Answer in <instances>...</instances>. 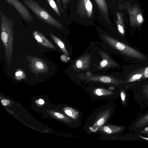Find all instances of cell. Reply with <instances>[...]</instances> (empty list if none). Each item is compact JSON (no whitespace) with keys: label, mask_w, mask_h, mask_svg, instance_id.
Segmentation results:
<instances>
[{"label":"cell","mask_w":148,"mask_h":148,"mask_svg":"<svg viewBox=\"0 0 148 148\" xmlns=\"http://www.w3.org/2000/svg\"><path fill=\"white\" fill-rule=\"evenodd\" d=\"M112 113L111 106H103L98 109L90 117L86 125L90 132H95L107 123Z\"/></svg>","instance_id":"6da1fadb"},{"label":"cell","mask_w":148,"mask_h":148,"mask_svg":"<svg viewBox=\"0 0 148 148\" xmlns=\"http://www.w3.org/2000/svg\"><path fill=\"white\" fill-rule=\"evenodd\" d=\"M23 1L40 19L57 28H62L61 24L37 2L33 0H23Z\"/></svg>","instance_id":"7a4b0ae2"},{"label":"cell","mask_w":148,"mask_h":148,"mask_svg":"<svg viewBox=\"0 0 148 148\" xmlns=\"http://www.w3.org/2000/svg\"><path fill=\"white\" fill-rule=\"evenodd\" d=\"M9 4L13 6L22 18L26 21L33 20V18L26 7L18 0H5Z\"/></svg>","instance_id":"3957f363"},{"label":"cell","mask_w":148,"mask_h":148,"mask_svg":"<svg viewBox=\"0 0 148 148\" xmlns=\"http://www.w3.org/2000/svg\"><path fill=\"white\" fill-rule=\"evenodd\" d=\"M78 12L88 18L91 17L92 13V6L90 0H80L78 5Z\"/></svg>","instance_id":"277c9868"},{"label":"cell","mask_w":148,"mask_h":148,"mask_svg":"<svg viewBox=\"0 0 148 148\" xmlns=\"http://www.w3.org/2000/svg\"><path fill=\"white\" fill-rule=\"evenodd\" d=\"M124 128L122 126L104 125L98 130L103 134L112 135L116 134L121 131Z\"/></svg>","instance_id":"5b68a950"},{"label":"cell","mask_w":148,"mask_h":148,"mask_svg":"<svg viewBox=\"0 0 148 148\" xmlns=\"http://www.w3.org/2000/svg\"><path fill=\"white\" fill-rule=\"evenodd\" d=\"M66 114L73 119L77 124L80 123L82 118V113L79 111L72 107H68L64 111Z\"/></svg>","instance_id":"8992f818"},{"label":"cell","mask_w":148,"mask_h":148,"mask_svg":"<svg viewBox=\"0 0 148 148\" xmlns=\"http://www.w3.org/2000/svg\"><path fill=\"white\" fill-rule=\"evenodd\" d=\"M102 15L109 23L110 20L108 15V8L105 0H95Z\"/></svg>","instance_id":"52a82bcc"},{"label":"cell","mask_w":148,"mask_h":148,"mask_svg":"<svg viewBox=\"0 0 148 148\" xmlns=\"http://www.w3.org/2000/svg\"><path fill=\"white\" fill-rule=\"evenodd\" d=\"M93 92L94 95L99 97H106L112 94V92L101 88L95 89Z\"/></svg>","instance_id":"ba28073f"},{"label":"cell","mask_w":148,"mask_h":148,"mask_svg":"<svg viewBox=\"0 0 148 148\" xmlns=\"http://www.w3.org/2000/svg\"><path fill=\"white\" fill-rule=\"evenodd\" d=\"M147 125H148V114L141 117L135 124V126L138 128Z\"/></svg>","instance_id":"9c48e42d"},{"label":"cell","mask_w":148,"mask_h":148,"mask_svg":"<svg viewBox=\"0 0 148 148\" xmlns=\"http://www.w3.org/2000/svg\"><path fill=\"white\" fill-rule=\"evenodd\" d=\"M57 15L59 16H61L60 10L54 0H46Z\"/></svg>","instance_id":"30bf717a"},{"label":"cell","mask_w":148,"mask_h":148,"mask_svg":"<svg viewBox=\"0 0 148 148\" xmlns=\"http://www.w3.org/2000/svg\"><path fill=\"white\" fill-rule=\"evenodd\" d=\"M51 36L55 42L58 44L59 47L62 49L63 52L67 55H68V53L65 49L64 45L63 42L58 38L54 36L53 35H51Z\"/></svg>","instance_id":"8fae6325"},{"label":"cell","mask_w":148,"mask_h":148,"mask_svg":"<svg viewBox=\"0 0 148 148\" xmlns=\"http://www.w3.org/2000/svg\"><path fill=\"white\" fill-rule=\"evenodd\" d=\"M62 3L64 8L66 10V5L69 2L70 0H61ZM58 6L60 11L63 13H64V11L62 8L61 3L60 0H56Z\"/></svg>","instance_id":"7c38bea8"},{"label":"cell","mask_w":148,"mask_h":148,"mask_svg":"<svg viewBox=\"0 0 148 148\" xmlns=\"http://www.w3.org/2000/svg\"><path fill=\"white\" fill-rule=\"evenodd\" d=\"M84 60L82 59V58L78 59L76 61L75 63V65L79 69L83 68L84 66L85 65V64L84 63H86L84 62Z\"/></svg>","instance_id":"4fadbf2b"},{"label":"cell","mask_w":148,"mask_h":148,"mask_svg":"<svg viewBox=\"0 0 148 148\" xmlns=\"http://www.w3.org/2000/svg\"><path fill=\"white\" fill-rule=\"evenodd\" d=\"M99 80L101 82L106 83H110L112 81V79L110 77L106 76L101 77L99 78Z\"/></svg>","instance_id":"5bb4252c"},{"label":"cell","mask_w":148,"mask_h":148,"mask_svg":"<svg viewBox=\"0 0 148 148\" xmlns=\"http://www.w3.org/2000/svg\"><path fill=\"white\" fill-rule=\"evenodd\" d=\"M120 96L122 103L124 105L126 102V94L125 92L122 90L120 92Z\"/></svg>","instance_id":"9a60e30c"},{"label":"cell","mask_w":148,"mask_h":148,"mask_svg":"<svg viewBox=\"0 0 148 148\" xmlns=\"http://www.w3.org/2000/svg\"><path fill=\"white\" fill-rule=\"evenodd\" d=\"M108 64V61L106 59H104L100 63V66L102 67L106 66Z\"/></svg>","instance_id":"2e32d148"},{"label":"cell","mask_w":148,"mask_h":148,"mask_svg":"<svg viewBox=\"0 0 148 148\" xmlns=\"http://www.w3.org/2000/svg\"><path fill=\"white\" fill-rule=\"evenodd\" d=\"M137 21L139 23H141L143 21V18L141 14H139L137 15L136 17Z\"/></svg>","instance_id":"e0dca14e"},{"label":"cell","mask_w":148,"mask_h":148,"mask_svg":"<svg viewBox=\"0 0 148 148\" xmlns=\"http://www.w3.org/2000/svg\"><path fill=\"white\" fill-rule=\"evenodd\" d=\"M54 115L56 117L58 118L62 119L64 117V116L63 114L58 112H55Z\"/></svg>","instance_id":"ac0fdd59"},{"label":"cell","mask_w":148,"mask_h":148,"mask_svg":"<svg viewBox=\"0 0 148 148\" xmlns=\"http://www.w3.org/2000/svg\"><path fill=\"white\" fill-rule=\"evenodd\" d=\"M36 66L37 68L39 69H42L44 67V65L42 63L39 61L36 63Z\"/></svg>","instance_id":"d6986e66"},{"label":"cell","mask_w":148,"mask_h":148,"mask_svg":"<svg viewBox=\"0 0 148 148\" xmlns=\"http://www.w3.org/2000/svg\"><path fill=\"white\" fill-rule=\"evenodd\" d=\"M34 32L36 34L35 32ZM35 38L37 40V41L39 43H42V41L41 37L38 35H36L35 36Z\"/></svg>","instance_id":"ffe728a7"},{"label":"cell","mask_w":148,"mask_h":148,"mask_svg":"<svg viewBox=\"0 0 148 148\" xmlns=\"http://www.w3.org/2000/svg\"><path fill=\"white\" fill-rule=\"evenodd\" d=\"M118 30L119 32L122 34L124 33V31L122 26L119 25H117Z\"/></svg>","instance_id":"44dd1931"},{"label":"cell","mask_w":148,"mask_h":148,"mask_svg":"<svg viewBox=\"0 0 148 148\" xmlns=\"http://www.w3.org/2000/svg\"><path fill=\"white\" fill-rule=\"evenodd\" d=\"M2 104L4 106H6L9 104L10 103L9 101L7 100H3L1 101Z\"/></svg>","instance_id":"7402d4cb"},{"label":"cell","mask_w":148,"mask_h":148,"mask_svg":"<svg viewBox=\"0 0 148 148\" xmlns=\"http://www.w3.org/2000/svg\"><path fill=\"white\" fill-rule=\"evenodd\" d=\"M141 76V75L137 74L134 75L133 77V78L134 79H138L140 78Z\"/></svg>","instance_id":"603a6c76"},{"label":"cell","mask_w":148,"mask_h":148,"mask_svg":"<svg viewBox=\"0 0 148 148\" xmlns=\"http://www.w3.org/2000/svg\"><path fill=\"white\" fill-rule=\"evenodd\" d=\"M144 76L145 77H148V67L146 68L145 69Z\"/></svg>","instance_id":"cb8c5ba5"},{"label":"cell","mask_w":148,"mask_h":148,"mask_svg":"<svg viewBox=\"0 0 148 148\" xmlns=\"http://www.w3.org/2000/svg\"><path fill=\"white\" fill-rule=\"evenodd\" d=\"M140 132L142 133L148 135V131L140 130Z\"/></svg>","instance_id":"d4e9b609"},{"label":"cell","mask_w":148,"mask_h":148,"mask_svg":"<svg viewBox=\"0 0 148 148\" xmlns=\"http://www.w3.org/2000/svg\"><path fill=\"white\" fill-rule=\"evenodd\" d=\"M22 74V73L21 71H18L16 73V75L18 76L21 75Z\"/></svg>","instance_id":"484cf974"},{"label":"cell","mask_w":148,"mask_h":148,"mask_svg":"<svg viewBox=\"0 0 148 148\" xmlns=\"http://www.w3.org/2000/svg\"><path fill=\"white\" fill-rule=\"evenodd\" d=\"M39 103L40 104H43L44 103V101L41 99H40L39 100Z\"/></svg>","instance_id":"4316f807"},{"label":"cell","mask_w":148,"mask_h":148,"mask_svg":"<svg viewBox=\"0 0 148 148\" xmlns=\"http://www.w3.org/2000/svg\"><path fill=\"white\" fill-rule=\"evenodd\" d=\"M145 131H148V126L146 127L144 129Z\"/></svg>","instance_id":"83f0119b"}]
</instances>
